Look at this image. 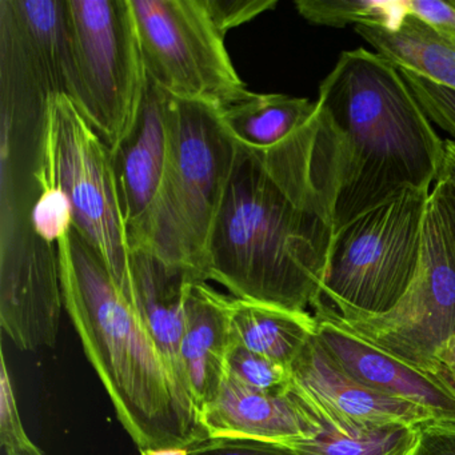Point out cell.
Masks as SVG:
<instances>
[{
  "label": "cell",
  "instance_id": "obj_28",
  "mask_svg": "<svg viewBox=\"0 0 455 455\" xmlns=\"http://www.w3.org/2000/svg\"><path fill=\"white\" fill-rule=\"evenodd\" d=\"M410 14L420 18L455 44V0H407Z\"/></svg>",
  "mask_w": 455,
  "mask_h": 455
},
{
  "label": "cell",
  "instance_id": "obj_24",
  "mask_svg": "<svg viewBox=\"0 0 455 455\" xmlns=\"http://www.w3.org/2000/svg\"><path fill=\"white\" fill-rule=\"evenodd\" d=\"M398 70L434 126L439 127L455 142V92L411 71L399 68Z\"/></svg>",
  "mask_w": 455,
  "mask_h": 455
},
{
  "label": "cell",
  "instance_id": "obj_16",
  "mask_svg": "<svg viewBox=\"0 0 455 455\" xmlns=\"http://www.w3.org/2000/svg\"><path fill=\"white\" fill-rule=\"evenodd\" d=\"M4 25L10 38L22 50L25 65L47 95L65 94L66 2L65 0H12L2 2Z\"/></svg>",
  "mask_w": 455,
  "mask_h": 455
},
{
  "label": "cell",
  "instance_id": "obj_26",
  "mask_svg": "<svg viewBox=\"0 0 455 455\" xmlns=\"http://www.w3.org/2000/svg\"><path fill=\"white\" fill-rule=\"evenodd\" d=\"M188 455H299L283 443L250 439H204L188 449Z\"/></svg>",
  "mask_w": 455,
  "mask_h": 455
},
{
  "label": "cell",
  "instance_id": "obj_4",
  "mask_svg": "<svg viewBox=\"0 0 455 455\" xmlns=\"http://www.w3.org/2000/svg\"><path fill=\"white\" fill-rule=\"evenodd\" d=\"M166 94V92H164ZM166 169L130 250L145 249L207 282V246L238 143L212 103L166 94Z\"/></svg>",
  "mask_w": 455,
  "mask_h": 455
},
{
  "label": "cell",
  "instance_id": "obj_25",
  "mask_svg": "<svg viewBox=\"0 0 455 455\" xmlns=\"http://www.w3.org/2000/svg\"><path fill=\"white\" fill-rule=\"evenodd\" d=\"M212 22L223 34L231 28L257 18L263 12L273 10L276 0H202Z\"/></svg>",
  "mask_w": 455,
  "mask_h": 455
},
{
  "label": "cell",
  "instance_id": "obj_15",
  "mask_svg": "<svg viewBox=\"0 0 455 455\" xmlns=\"http://www.w3.org/2000/svg\"><path fill=\"white\" fill-rule=\"evenodd\" d=\"M231 298L204 281H191L186 294L182 362L194 406L202 410L217 398L226 379L231 346Z\"/></svg>",
  "mask_w": 455,
  "mask_h": 455
},
{
  "label": "cell",
  "instance_id": "obj_29",
  "mask_svg": "<svg viewBox=\"0 0 455 455\" xmlns=\"http://www.w3.org/2000/svg\"><path fill=\"white\" fill-rule=\"evenodd\" d=\"M414 455H455V423L430 422L422 426Z\"/></svg>",
  "mask_w": 455,
  "mask_h": 455
},
{
  "label": "cell",
  "instance_id": "obj_10",
  "mask_svg": "<svg viewBox=\"0 0 455 455\" xmlns=\"http://www.w3.org/2000/svg\"><path fill=\"white\" fill-rule=\"evenodd\" d=\"M313 308L316 339L343 371L378 393L422 407L436 422L455 423V395L435 375L362 338L322 298Z\"/></svg>",
  "mask_w": 455,
  "mask_h": 455
},
{
  "label": "cell",
  "instance_id": "obj_27",
  "mask_svg": "<svg viewBox=\"0 0 455 455\" xmlns=\"http://www.w3.org/2000/svg\"><path fill=\"white\" fill-rule=\"evenodd\" d=\"M25 426L18 409L12 375L7 369L6 355L2 353V367H0V443L2 447L25 438Z\"/></svg>",
  "mask_w": 455,
  "mask_h": 455
},
{
  "label": "cell",
  "instance_id": "obj_23",
  "mask_svg": "<svg viewBox=\"0 0 455 455\" xmlns=\"http://www.w3.org/2000/svg\"><path fill=\"white\" fill-rule=\"evenodd\" d=\"M226 375L252 390L282 393L292 386L291 370L231 343Z\"/></svg>",
  "mask_w": 455,
  "mask_h": 455
},
{
  "label": "cell",
  "instance_id": "obj_22",
  "mask_svg": "<svg viewBox=\"0 0 455 455\" xmlns=\"http://www.w3.org/2000/svg\"><path fill=\"white\" fill-rule=\"evenodd\" d=\"M39 194L31 210L33 233L44 246L57 247L74 225L73 207L65 191L49 178L34 172Z\"/></svg>",
  "mask_w": 455,
  "mask_h": 455
},
{
  "label": "cell",
  "instance_id": "obj_18",
  "mask_svg": "<svg viewBox=\"0 0 455 455\" xmlns=\"http://www.w3.org/2000/svg\"><path fill=\"white\" fill-rule=\"evenodd\" d=\"M310 313H297L275 306L231 298V343L291 367L315 334Z\"/></svg>",
  "mask_w": 455,
  "mask_h": 455
},
{
  "label": "cell",
  "instance_id": "obj_31",
  "mask_svg": "<svg viewBox=\"0 0 455 455\" xmlns=\"http://www.w3.org/2000/svg\"><path fill=\"white\" fill-rule=\"evenodd\" d=\"M2 449H4V455H44V452L28 438V435L12 442Z\"/></svg>",
  "mask_w": 455,
  "mask_h": 455
},
{
  "label": "cell",
  "instance_id": "obj_20",
  "mask_svg": "<svg viewBox=\"0 0 455 455\" xmlns=\"http://www.w3.org/2000/svg\"><path fill=\"white\" fill-rule=\"evenodd\" d=\"M315 419L319 423L315 435L283 444L299 455H414L422 431V426L407 423H387L347 431L332 427L321 418Z\"/></svg>",
  "mask_w": 455,
  "mask_h": 455
},
{
  "label": "cell",
  "instance_id": "obj_30",
  "mask_svg": "<svg viewBox=\"0 0 455 455\" xmlns=\"http://www.w3.org/2000/svg\"><path fill=\"white\" fill-rule=\"evenodd\" d=\"M431 196L441 212L444 225L455 246V188L447 180L438 178L431 190Z\"/></svg>",
  "mask_w": 455,
  "mask_h": 455
},
{
  "label": "cell",
  "instance_id": "obj_1",
  "mask_svg": "<svg viewBox=\"0 0 455 455\" xmlns=\"http://www.w3.org/2000/svg\"><path fill=\"white\" fill-rule=\"evenodd\" d=\"M338 183L339 142L321 108L278 148L238 143L210 234L207 281L238 299L307 313L323 291Z\"/></svg>",
  "mask_w": 455,
  "mask_h": 455
},
{
  "label": "cell",
  "instance_id": "obj_19",
  "mask_svg": "<svg viewBox=\"0 0 455 455\" xmlns=\"http://www.w3.org/2000/svg\"><path fill=\"white\" fill-rule=\"evenodd\" d=\"M355 33L395 68L455 92V44L420 18L410 14L395 31L358 26Z\"/></svg>",
  "mask_w": 455,
  "mask_h": 455
},
{
  "label": "cell",
  "instance_id": "obj_6",
  "mask_svg": "<svg viewBox=\"0 0 455 455\" xmlns=\"http://www.w3.org/2000/svg\"><path fill=\"white\" fill-rule=\"evenodd\" d=\"M38 156L36 172L65 191L73 228L97 250L132 303L130 244L111 151L63 92L50 94L42 106Z\"/></svg>",
  "mask_w": 455,
  "mask_h": 455
},
{
  "label": "cell",
  "instance_id": "obj_3",
  "mask_svg": "<svg viewBox=\"0 0 455 455\" xmlns=\"http://www.w3.org/2000/svg\"><path fill=\"white\" fill-rule=\"evenodd\" d=\"M57 252L63 306L138 449H190L207 439L198 410L172 379L97 250L73 228Z\"/></svg>",
  "mask_w": 455,
  "mask_h": 455
},
{
  "label": "cell",
  "instance_id": "obj_5",
  "mask_svg": "<svg viewBox=\"0 0 455 455\" xmlns=\"http://www.w3.org/2000/svg\"><path fill=\"white\" fill-rule=\"evenodd\" d=\"M65 2V94L113 151L134 127L148 84L132 4Z\"/></svg>",
  "mask_w": 455,
  "mask_h": 455
},
{
  "label": "cell",
  "instance_id": "obj_33",
  "mask_svg": "<svg viewBox=\"0 0 455 455\" xmlns=\"http://www.w3.org/2000/svg\"><path fill=\"white\" fill-rule=\"evenodd\" d=\"M435 377L455 395V366L441 364V369L436 372Z\"/></svg>",
  "mask_w": 455,
  "mask_h": 455
},
{
  "label": "cell",
  "instance_id": "obj_13",
  "mask_svg": "<svg viewBox=\"0 0 455 455\" xmlns=\"http://www.w3.org/2000/svg\"><path fill=\"white\" fill-rule=\"evenodd\" d=\"M198 278L190 271L169 265L148 250H130L132 305L164 366L191 403L193 399L183 369L182 340L186 330V294L188 283Z\"/></svg>",
  "mask_w": 455,
  "mask_h": 455
},
{
  "label": "cell",
  "instance_id": "obj_7",
  "mask_svg": "<svg viewBox=\"0 0 455 455\" xmlns=\"http://www.w3.org/2000/svg\"><path fill=\"white\" fill-rule=\"evenodd\" d=\"M430 194L404 191L337 231L322 299L369 314L395 307L419 266Z\"/></svg>",
  "mask_w": 455,
  "mask_h": 455
},
{
  "label": "cell",
  "instance_id": "obj_21",
  "mask_svg": "<svg viewBox=\"0 0 455 455\" xmlns=\"http://www.w3.org/2000/svg\"><path fill=\"white\" fill-rule=\"evenodd\" d=\"M295 9L311 25H354L395 31L410 15L407 0H297Z\"/></svg>",
  "mask_w": 455,
  "mask_h": 455
},
{
  "label": "cell",
  "instance_id": "obj_11",
  "mask_svg": "<svg viewBox=\"0 0 455 455\" xmlns=\"http://www.w3.org/2000/svg\"><path fill=\"white\" fill-rule=\"evenodd\" d=\"M292 388L315 417L339 430L387 423L436 422L422 407L378 393L351 378L322 347L315 334L290 367Z\"/></svg>",
  "mask_w": 455,
  "mask_h": 455
},
{
  "label": "cell",
  "instance_id": "obj_2",
  "mask_svg": "<svg viewBox=\"0 0 455 455\" xmlns=\"http://www.w3.org/2000/svg\"><path fill=\"white\" fill-rule=\"evenodd\" d=\"M316 102L339 140L335 233L404 191L433 190L446 140L393 63L363 47L343 52Z\"/></svg>",
  "mask_w": 455,
  "mask_h": 455
},
{
  "label": "cell",
  "instance_id": "obj_12",
  "mask_svg": "<svg viewBox=\"0 0 455 455\" xmlns=\"http://www.w3.org/2000/svg\"><path fill=\"white\" fill-rule=\"evenodd\" d=\"M207 439L233 438L289 443L319 431L305 399L294 390H252L226 375L217 398L201 411Z\"/></svg>",
  "mask_w": 455,
  "mask_h": 455
},
{
  "label": "cell",
  "instance_id": "obj_9",
  "mask_svg": "<svg viewBox=\"0 0 455 455\" xmlns=\"http://www.w3.org/2000/svg\"><path fill=\"white\" fill-rule=\"evenodd\" d=\"M148 79L178 100L220 106L247 92L202 0H130Z\"/></svg>",
  "mask_w": 455,
  "mask_h": 455
},
{
  "label": "cell",
  "instance_id": "obj_17",
  "mask_svg": "<svg viewBox=\"0 0 455 455\" xmlns=\"http://www.w3.org/2000/svg\"><path fill=\"white\" fill-rule=\"evenodd\" d=\"M217 108L220 121L236 143L263 151L283 145L319 116L316 100L283 94H255L249 90Z\"/></svg>",
  "mask_w": 455,
  "mask_h": 455
},
{
  "label": "cell",
  "instance_id": "obj_8",
  "mask_svg": "<svg viewBox=\"0 0 455 455\" xmlns=\"http://www.w3.org/2000/svg\"><path fill=\"white\" fill-rule=\"evenodd\" d=\"M332 307L372 345L426 374L439 371L438 354L455 337V246L431 194L419 266L395 307L382 314Z\"/></svg>",
  "mask_w": 455,
  "mask_h": 455
},
{
  "label": "cell",
  "instance_id": "obj_34",
  "mask_svg": "<svg viewBox=\"0 0 455 455\" xmlns=\"http://www.w3.org/2000/svg\"><path fill=\"white\" fill-rule=\"evenodd\" d=\"M140 451V455H188V447H153Z\"/></svg>",
  "mask_w": 455,
  "mask_h": 455
},
{
  "label": "cell",
  "instance_id": "obj_14",
  "mask_svg": "<svg viewBox=\"0 0 455 455\" xmlns=\"http://www.w3.org/2000/svg\"><path fill=\"white\" fill-rule=\"evenodd\" d=\"M167 148L166 94L148 79L134 127L111 151L127 238L140 228L158 196Z\"/></svg>",
  "mask_w": 455,
  "mask_h": 455
},
{
  "label": "cell",
  "instance_id": "obj_35",
  "mask_svg": "<svg viewBox=\"0 0 455 455\" xmlns=\"http://www.w3.org/2000/svg\"><path fill=\"white\" fill-rule=\"evenodd\" d=\"M438 358L441 364L455 366V337L451 338V339L444 345L441 353L438 354Z\"/></svg>",
  "mask_w": 455,
  "mask_h": 455
},
{
  "label": "cell",
  "instance_id": "obj_32",
  "mask_svg": "<svg viewBox=\"0 0 455 455\" xmlns=\"http://www.w3.org/2000/svg\"><path fill=\"white\" fill-rule=\"evenodd\" d=\"M439 178L451 183L455 188V142L444 140V159Z\"/></svg>",
  "mask_w": 455,
  "mask_h": 455
}]
</instances>
